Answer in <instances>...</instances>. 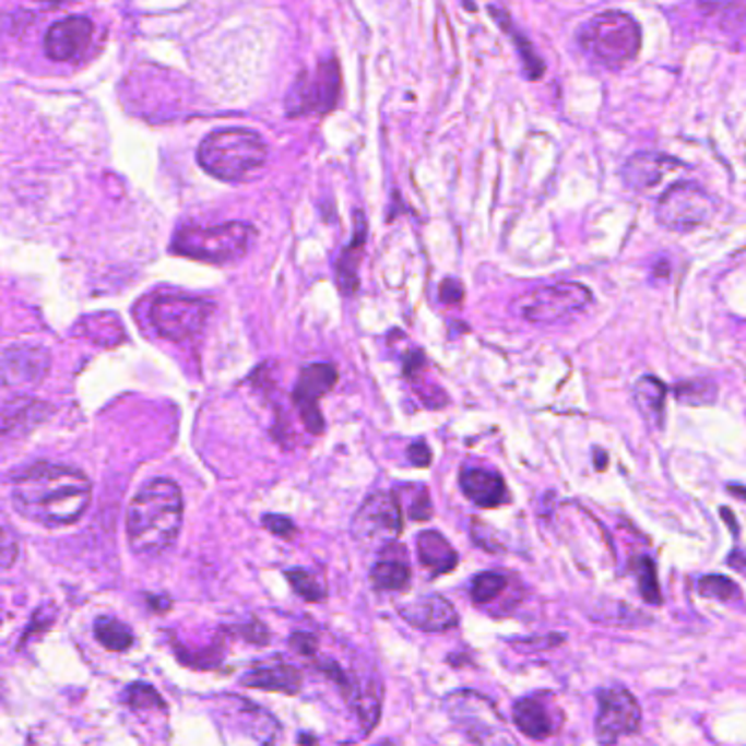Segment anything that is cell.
<instances>
[{
	"label": "cell",
	"instance_id": "obj_1",
	"mask_svg": "<svg viewBox=\"0 0 746 746\" xmlns=\"http://www.w3.org/2000/svg\"><path fill=\"white\" fill-rule=\"evenodd\" d=\"M93 497L91 479L64 464L38 462L12 479L14 508L45 528H67L82 519Z\"/></svg>",
	"mask_w": 746,
	"mask_h": 746
},
{
	"label": "cell",
	"instance_id": "obj_2",
	"mask_svg": "<svg viewBox=\"0 0 746 746\" xmlns=\"http://www.w3.org/2000/svg\"><path fill=\"white\" fill-rule=\"evenodd\" d=\"M182 490L174 479L158 477L147 482L130 501L128 538L130 547L143 556L167 552L182 530Z\"/></svg>",
	"mask_w": 746,
	"mask_h": 746
},
{
	"label": "cell",
	"instance_id": "obj_3",
	"mask_svg": "<svg viewBox=\"0 0 746 746\" xmlns=\"http://www.w3.org/2000/svg\"><path fill=\"white\" fill-rule=\"evenodd\" d=\"M198 158L211 176L226 182H239L268 163V145L252 130H220L202 141Z\"/></svg>",
	"mask_w": 746,
	"mask_h": 746
},
{
	"label": "cell",
	"instance_id": "obj_4",
	"mask_svg": "<svg viewBox=\"0 0 746 746\" xmlns=\"http://www.w3.org/2000/svg\"><path fill=\"white\" fill-rule=\"evenodd\" d=\"M578 45L595 64L619 71L637 58L641 34L630 16L621 12H606L591 19L580 29Z\"/></svg>",
	"mask_w": 746,
	"mask_h": 746
},
{
	"label": "cell",
	"instance_id": "obj_5",
	"mask_svg": "<svg viewBox=\"0 0 746 746\" xmlns=\"http://www.w3.org/2000/svg\"><path fill=\"white\" fill-rule=\"evenodd\" d=\"M257 239V230L244 222L220 224L211 228L187 226L176 233L171 250L180 257L226 265L244 259Z\"/></svg>",
	"mask_w": 746,
	"mask_h": 746
},
{
	"label": "cell",
	"instance_id": "obj_6",
	"mask_svg": "<svg viewBox=\"0 0 746 746\" xmlns=\"http://www.w3.org/2000/svg\"><path fill=\"white\" fill-rule=\"evenodd\" d=\"M213 305L202 298L165 294L150 307V322L156 333L169 342H189L202 333L211 318Z\"/></svg>",
	"mask_w": 746,
	"mask_h": 746
},
{
	"label": "cell",
	"instance_id": "obj_7",
	"mask_svg": "<svg viewBox=\"0 0 746 746\" xmlns=\"http://www.w3.org/2000/svg\"><path fill=\"white\" fill-rule=\"evenodd\" d=\"M589 303L591 292L580 283H554L523 294L512 307L528 322L549 324L582 311Z\"/></svg>",
	"mask_w": 746,
	"mask_h": 746
},
{
	"label": "cell",
	"instance_id": "obj_8",
	"mask_svg": "<svg viewBox=\"0 0 746 746\" xmlns=\"http://www.w3.org/2000/svg\"><path fill=\"white\" fill-rule=\"evenodd\" d=\"M445 707H447L451 722L471 742L510 739L508 735H504V718L499 715L497 707L479 691H471V689L453 691L445 700Z\"/></svg>",
	"mask_w": 746,
	"mask_h": 746
},
{
	"label": "cell",
	"instance_id": "obj_9",
	"mask_svg": "<svg viewBox=\"0 0 746 746\" xmlns=\"http://www.w3.org/2000/svg\"><path fill=\"white\" fill-rule=\"evenodd\" d=\"M713 198L691 182H678L665 191L656 204V220L661 226L678 233L694 230L713 217Z\"/></svg>",
	"mask_w": 746,
	"mask_h": 746
},
{
	"label": "cell",
	"instance_id": "obj_10",
	"mask_svg": "<svg viewBox=\"0 0 746 746\" xmlns=\"http://www.w3.org/2000/svg\"><path fill=\"white\" fill-rule=\"evenodd\" d=\"M403 530L399 501L390 493H375L359 506L351 532L366 547H388Z\"/></svg>",
	"mask_w": 746,
	"mask_h": 746
},
{
	"label": "cell",
	"instance_id": "obj_11",
	"mask_svg": "<svg viewBox=\"0 0 746 746\" xmlns=\"http://www.w3.org/2000/svg\"><path fill=\"white\" fill-rule=\"evenodd\" d=\"M340 97V67L335 60L322 62L316 73H300L287 95L289 117L329 113Z\"/></svg>",
	"mask_w": 746,
	"mask_h": 746
},
{
	"label": "cell",
	"instance_id": "obj_12",
	"mask_svg": "<svg viewBox=\"0 0 746 746\" xmlns=\"http://www.w3.org/2000/svg\"><path fill=\"white\" fill-rule=\"evenodd\" d=\"M641 726V709L632 694L613 687L597 696V718L595 733L600 742H617L624 735L637 733Z\"/></svg>",
	"mask_w": 746,
	"mask_h": 746
},
{
	"label": "cell",
	"instance_id": "obj_13",
	"mask_svg": "<svg viewBox=\"0 0 746 746\" xmlns=\"http://www.w3.org/2000/svg\"><path fill=\"white\" fill-rule=\"evenodd\" d=\"M338 383V370L333 364H311L300 372L294 390L300 418L311 434H322L324 418L320 414V399Z\"/></svg>",
	"mask_w": 746,
	"mask_h": 746
},
{
	"label": "cell",
	"instance_id": "obj_14",
	"mask_svg": "<svg viewBox=\"0 0 746 746\" xmlns=\"http://www.w3.org/2000/svg\"><path fill=\"white\" fill-rule=\"evenodd\" d=\"M51 368V357L43 346H10L3 353V386L23 388L38 386Z\"/></svg>",
	"mask_w": 746,
	"mask_h": 746
},
{
	"label": "cell",
	"instance_id": "obj_15",
	"mask_svg": "<svg viewBox=\"0 0 746 746\" xmlns=\"http://www.w3.org/2000/svg\"><path fill=\"white\" fill-rule=\"evenodd\" d=\"M95 25L84 16H71L56 23L45 38V51L56 62H71L82 58L93 40Z\"/></svg>",
	"mask_w": 746,
	"mask_h": 746
},
{
	"label": "cell",
	"instance_id": "obj_16",
	"mask_svg": "<svg viewBox=\"0 0 746 746\" xmlns=\"http://www.w3.org/2000/svg\"><path fill=\"white\" fill-rule=\"evenodd\" d=\"M399 613L407 624L425 632H445L449 628H455L460 621L453 604L438 593H427L403 602L399 604Z\"/></svg>",
	"mask_w": 746,
	"mask_h": 746
},
{
	"label": "cell",
	"instance_id": "obj_17",
	"mask_svg": "<svg viewBox=\"0 0 746 746\" xmlns=\"http://www.w3.org/2000/svg\"><path fill=\"white\" fill-rule=\"evenodd\" d=\"M680 169V163H676L670 156L641 152L626 161L621 167V180L632 191H650L659 187L670 174Z\"/></svg>",
	"mask_w": 746,
	"mask_h": 746
},
{
	"label": "cell",
	"instance_id": "obj_18",
	"mask_svg": "<svg viewBox=\"0 0 746 746\" xmlns=\"http://www.w3.org/2000/svg\"><path fill=\"white\" fill-rule=\"evenodd\" d=\"M462 493L482 508H495L508 501V490L495 471L488 469H464L460 475Z\"/></svg>",
	"mask_w": 746,
	"mask_h": 746
},
{
	"label": "cell",
	"instance_id": "obj_19",
	"mask_svg": "<svg viewBox=\"0 0 746 746\" xmlns=\"http://www.w3.org/2000/svg\"><path fill=\"white\" fill-rule=\"evenodd\" d=\"M241 683L254 689L283 691L292 696V694H298V689L303 687V674L294 665L276 661L268 665H257L254 670L246 672Z\"/></svg>",
	"mask_w": 746,
	"mask_h": 746
},
{
	"label": "cell",
	"instance_id": "obj_20",
	"mask_svg": "<svg viewBox=\"0 0 746 746\" xmlns=\"http://www.w3.org/2000/svg\"><path fill=\"white\" fill-rule=\"evenodd\" d=\"M700 14L729 36H746V0H696Z\"/></svg>",
	"mask_w": 746,
	"mask_h": 746
},
{
	"label": "cell",
	"instance_id": "obj_21",
	"mask_svg": "<svg viewBox=\"0 0 746 746\" xmlns=\"http://www.w3.org/2000/svg\"><path fill=\"white\" fill-rule=\"evenodd\" d=\"M514 722L521 733L534 739H545L558 731L549 709L538 698H521L514 704Z\"/></svg>",
	"mask_w": 746,
	"mask_h": 746
},
{
	"label": "cell",
	"instance_id": "obj_22",
	"mask_svg": "<svg viewBox=\"0 0 746 746\" xmlns=\"http://www.w3.org/2000/svg\"><path fill=\"white\" fill-rule=\"evenodd\" d=\"M418 558L434 573H447L458 565V552L440 532H423L418 534Z\"/></svg>",
	"mask_w": 746,
	"mask_h": 746
},
{
	"label": "cell",
	"instance_id": "obj_23",
	"mask_svg": "<svg viewBox=\"0 0 746 746\" xmlns=\"http://www.w3.org/2000/svg\"><path fill=\"white\" fill-rule=\"evenodd\" d=\"M665 394H667V390L656 377H641L632 388L635 405L639 407V412L643 414V418L652 427H661V423H663Z\"/></svg>",
	"mask_w": 746,
	"mask_h": 746
},
{
	"label": "cell",
	"instance_id": "obj_24",
	"mask_svg": "<svg viewBox=\"0 0 746 746\" xmlns=\"http://www.w3.org/2000/svg\"><path fill=\"white\" fill-rule=\"evenodd\" d=\"M412 578L410 563L405 558V547H399L396 556L381 558L372 569V584L379 591H403Z\"/></svg>",
	"mask_w": 746,
	"mask_h": 746
},
{
	"label": "cell",
	"instance_id": "obj_25",
	"mask_svg": "<svg viewBox=\"0 0 746 746\" xmlns=\"http://www.w3.org/2000/svg\"><path fill=\"white\" fill-rule=\"evenodd\" d=\"M364 220L362 215H357V233H355V241L344 250L340 263H338V285L342 289L344 296H353L357 292V268H359V259L364 252Z\"/></svg>",
	"mask_w": 746,
	"mask_h": 746
},
{
	"label": "cell",
	"instance_id": "obj_26",
	"mask_svg": "<svg viewBox=\"0 0 746 746\" xmlns=\"http://www.w3.org/2000/svg\"><path fill=\"white\" fill-rule=\"evenodd\" d=\"M95 637L106 650L113 652H123L134 643V632L130 630V626L121 624L115 617H99L95 621Z\"/></svg>",
	"mask_w": 746,
	"mask_h": 746
},
{
	"label": "cell",
	"instance_id": "obj_27",
	"mask_svg": "<svg viewBox=\"0 0 746 746\" xmlns=\"http://www.w3.org/2000/svg\"><path fill=\"white\" fill-rule=\"evenodd\" d=\"M244 718V724L248 729V733L261 742H274L276 735H279V722L265 711V709H259L250 702H244L239 700V709H237Z\"/></svg>",
	"mask_w": 746,
	"mask_h": 746
},
{
	"label": "cell",
	"instance_id": "obj_28",
	"mask_svg": "<svg viewBox=\"0 0 746 746\" xmlns=\"http://www.w3.org/2000/svg\"><path fill=\"white\" fill-rule=\"evenodd\" d=\"M287 580L292 582L294 591L307 600V602H322L327 597V587L322 582V578L313 571L307 569H289L287 571Z\"/></svg>",
	"mask_w": 746,
	"mask_h": 746
},
{
	"label": "cell",
	"instance_id": "obj_29",
	"mask_svg": "<svg viewBox=\"0 0 746 746\" xmlns=\"http://www.w3.org/2000/svg\"><path fill=\"white\" fill-rule=\"evenodd\" d=\"M676 399L685 405H709L715 401V394H718V388L715 383H711L709 379H691V381H685V383H678L676 390H674Z\"/></svg>",
	"mask_w": 746,
	"mask_h": 746
},
{
	"label": "cell",
	"instance_id": "obj_30",
	"mask_svg": "<svg viewBox=\"0 0 746 746\" xmlns=\"http://www.w3.org/2000/svg\"><path fill=\"white\" fill-rule=\"evenodd\" d=\"M508 584V578L504 573H479L473 578L471 584V597L475 604H490L495 597H499V593H504Z\"/></svg>",
	"mask_w": 746,
	"mask_h": 746
},
{
	"label": "cell",
	"instance_id": "obj_31",
	"mask_svg": "<svg viewBox=\"0 0 746 746\" xmlns=\"http://www.w3.org/2000/svg\"><path fill=\"white\" fill-rule=\"evenodd\" d=\"M698 591L704 597H715V600H735L739 595V587L726 578V576H702L698 580Z\"/></svg>",
	"mask_w": 746,
	"mask_h": 746
},
{
	"label": "cell",
	"instance_id": "obj_32",
	"mask_svg": "<svg viewBox=\"0 0 746 746\" xmlns=\"http://www.w3.org/2000/svg\"><path fill=\"white\" fill-rule=\"evenodd\" d=\"M637 580H639V589L641 595L650 602V604H659L661 602V593H659V582H656V571L650 558L641 556L637 563Z\"/></svg>",
	"mask_w": 746,
	"mask_h": 746
},
{
	"label": "cell",
	"instance_id": "obj_33",
	"mask_svg": "<svg viewBox=\"0 0 746 746\" xmlns=\"http://www.w3.org/2000/svg\"><path fill=\"white\" fill-rule=\"evenodd\" d=\"M126 698L137 709H158V707L165 709V702H163L161 694L152 685H147V683H134L126 691Z\"/></svg>",
	"mask_w": 746,
	"mask_h": 746
},
{
	"label": "cell",
	"instance_id": "obj_34",
	"mask_svg": "<svg viewBox=\"0 0 746 746\" xmlns=\"http://www.w3.org/2000/svg\"><path fill=\"white\" fill-rule=\"evenodd\" d=\"M431 512H434V508H431L427 488H416V499H412L410 517H412L414 521H427V519L431 517Z\"/></svg>",
	"mask_w": 746,
	"mask_h": 746
},
{
	"label": "cell",
	"instance_id": "obj_35",
	"mask_svg": "<svg viewBox=\"0 0 746 746\" xmlns=\"http://www.w3.org/2000/svg\"><path fill=\"white\" fill-rule=\"evenodd\" d=\"M263 525L274 532L276 536H283V538H292L296 534V525L292 523V519L287 517H279V514H265L263 517Z\"/></svg>",
	"mask_w": 746,
	"mask_h": 746
},
{
	"label": "cell",
	"instance_id": "obj_36",
	"mask_svg": "<svg viewBox=\"0 0 746 746\" xmlns=\"http://www.w3.org/2000/svg\"><path fill=\"white\" fill-rule=\"evenodd\" d=\"M407 458L414 466H429L431 464V451L427 447V442H414L410 449H407Z\"/></svg>",
	"mask_w": 746,
	"mask_h": 746
},
{
	"label": "cell",
	"instance_id": "obj_37",
	"mask_svg": "<svg viewBox=\"0 0 746 746\" xmlns=\"http://www.w3.org/2000/svg\"><path fill=\"white\" fill-rule=\"evenodd\" d=\"M16 558H19V543H16L12 530L5 528V534H3V567L10 569Z\"/></svg>",
	"mask_w": 746,
	"mask_h": 746
},
{
	"label": "cell",
	"instance_id": "obj_38",
	"mask_svg": "<svg viewBox=\"0 0 746 746\" xmlns=\"http://www.w3.org/2000/svg\"><path fill=\"white\" fill-rule=\"evenodd\" d=\"M292 646L298 652H303L307 656H313L316 648H318V639L313 635H307V632H296V635H292Z\"/></svg>",
	"mask_w": 746,
	"mask_h": 746
},
{
	"label": "cell",
	"instance_id": "obj_39",
	"mask_svg": "<svg viewBox=\"0 0 746 746\" xmlns=\"http://www.w3.org/2000/svg\"><path fill=\"white\" fill-rule=\"evenodd\" d=\"M462 296H464V289H462V285H460L458 281H445V283H442V287H440V298H442V303L455 305V303L462 300Z\"/></svg>",
	"mask_w": 746,
	"mask_h": 746
},
{
	"label": "cell",
	"instance_id": "obj_40",
	"mask_svg": "<svg viewBox=\"0 0 746 746\" xmlns=\"http://www.w3.org/2000/svg\"><path fill=\"white\" fill-rule=\"evenodd\" d=\"M595 469H597V471L606 469V453L602 455V451H595Z\"/></svg>",
	"mask_w": 746,
	"mask_h": 746
},
{
	"label": "cell",
	"instance_id": "obj_41",
	"mask_svg": "<svg viewBox=\"0 0 746 746\" xmlns=\"http://www.w3.org/2000/svg\"><path fill=\"white\" fill-rule=\"evenodd\" d=\"M729 490L737 497H746V488H739V486H729Z\"/></svg>",
	"mask_w": 746,
	"mask_h": 746
},
{
	"label": "cell",
	"instance_id": "obj_42",
	"mask_svg": "<svg viewBox=\"0 0 746 746\" xmlns=\"http://www.w3.org/2000/svg\"><path fill=\"white\" fill-rule=\"evenodd\" d=\"M300 739H303V742H316V737H309V735H303Z\"/></svg>",
	"mask_w": 746,
	"mask_h": 746
},
{
	"label": "cell",
	"instance_id": "obj_43",
	"mask_svg": "<svg viewBox=\"0 0 746 746\" xmlns=\"http://www.w3.org/2000/svg\"><path fill=\"white\" fill-rule=\"evenodd\" d=\"M40 3H62V0H40Z\"/></svg>",
	"mask_w": 746,
	"mask_h": 746
}]
</instances>
